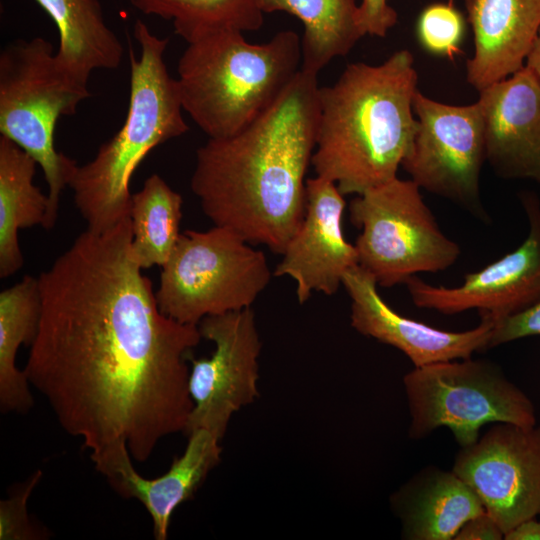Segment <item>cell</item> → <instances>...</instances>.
<instances>
[{
  "mask_svg": "<svg viewBox=\"0 0 540 540\" xmlns=\"http://www.w3.org/2000/svg\"><path fill=\"white\" fill-rule=\"evenodd\" d=\"M129 217L81 233L39 277L42 313L23 369L59 425L82 440L96 470L185 432L197 325L164 315L131 254Z\"/></svg>",
  "mask_w": 540,
  "mask_h": 540,
  "instance_id": "1",
  "label": "cell"
},
{
  "mask_svg": "<svg viewBox=\"0 0 540 540\" xmlns=\"http://www.w3.org/2000/svg\"><path fill=\"white\" fill-rule=\"evenodd\" d=\"M318 74L300 69L281 96L235 135L196 151L191 190L216 226L282 254L305 213V175L319 119Z\"/></svg>",
  "mask_w": 540,
  "mask_h": 540,
  "instance_id": "2",
  "label": "cell"
},
{
  "mask_svg": "<svg viewBox=\"0 0 540 540\" xmlns=\"http://www.w3.org/2000/svg\"><path fill=\"white\" fill-rule=\"evenodd\" d=\"M417 81L413 55L402 49L379 65L351 63L333 85L320 87L316 175L343 195L396 178L418 126Z\"/></svg>",
  "mask_w": 540,
  "mask_h": 540,
  "instance_id": "3",
  "label": "cell"
},
{
  "mask_svg": "<svg viewBox=\"0 0 540 540\" xmlns=\"http://www.w3.org/2000/svg\"><path fill=\"white\" fill-rule=\"evenodd\" d=\"M133 37L140 56L129 44L126 119L91 161L76 165L68 182L87 230L94 233L106 232L129 217V182L137 166L153 148L189 130L176 78L170 76L164 60L168 38L154 35L141 20L135 22Z\"/></svg>",
  "mask_w": 540,
  "mask_h": 540,
  "instance_id": "4",
  "label": "cell"
},
{
  "mask_svg": "<svg viewBox=\"0 0 540 540\" xmlns=\"http://www.w3.org/2000/svg\"><path fill=\"white\" fill-rule=\"evenodd\" d=\"M177 65L183 111L209 138L237 134L281 96L301 69V38L280 31L266 43L223 30L187 43Z\"/></svg>",
  "mask_w": 540,
  "mask_h": 540,
  "instance_id": "5",
  "label": "cell"
},
{
  "mask_svg": "<svg viewBox=\"0 0 540 540\" xmlns=\"http://www.w3.org/2000/svg\"><path fill=\"white\" fill-rule=\"evenodd\" d=\"M90 96L88 83L60 65L48 40L17 39L2 49L0 134L31 155L43 171L50 203L46 230L56 223L61 193L77 165L56 150L55 127Z\"/></svg>",
  "mask_w": 540,
  "mask_h": 540,
  "instance_id": "6",
  "label": "cell"
},
{
  "mask_svg": "<svg viewBox=\"0 0 540 540\" xmlns=\"http://www.w3.org/2000/svg\"><path fill=\"white\" fill-rule=\"evenodd\" d=\"M264 253L233 230H186L162 266L155 292L160 311L183 324L251 307L270 283Z\"/></svg>",
  "mask_w": 540,
  "mask_h": 540,
  "instance_id": "7",
  "label": "cell"
},
{
  "mask_svg": "<svg viewBox=\"0 0 540 540\" xmlns=\"http://www.w3.org/2000/svg\"><path fill=\"white\" fill-rule=\"evenodd\" d=\"M411 416L409 437L425 438L447 427L461 447L475 443L480 429L506 422L537 423L530 398L486 359H461L414 367L403 377Z\"/></svg>",
  "mask_w": 540,
  "mask_h": 540,
  "instance_id": "8",
  "label": "cell"
},
{
  "mask_svg": "<svg viewBox=\"0 0 540 540\" xmlns=\"http://www.w3.org/2000/svg\"><path fill=\"white\" fill-rule=\"evenodd\" d=\"M420 189L411 179L396 177L350 203V220L361 229L354 244L358 265L382 287L446 270L460 256L459 245L441 231Z\"/></svg>",
  "mask_w": 540,
  "mask_h": 540,
  "instance_id": "9",
  "label": "cell"
},
{
  "mask_svg": "<svg viewBox=\"0 0 540 540\" xmlns=\"http://www.w3.org/2000/svg\"><path fill=\"white\" fill-rule=\"evenodd\" d=\"M413 111L418 126L401 166L421 189L483 218L480 174L486 146L479 104H445L417 90Z\"/></svg>",
  "mask_w": 540,
  "mask_h": 540,
  "instance_id": "10",
  "label": "cell"
},
{
  "mask_svg": "<svg viewBox=\"0 0 540 540\" xmlns=\"http://www.w3.org/2000/svg\"><path fill=\"white\" fill-rule=\"evenodd\" d=\"M198 328L215 349L209 358L190 360L193 408L185 433L206 429L222 440L232 416L259 396L262 342L251 307L206 316Z\"/></svg>",
  "mask_w": 540,
  "mask_h": 540,
  "instance_id": "11",
  "label": "cell"
},
{
  "mask_svg": "<svg viewBox=\"0 0 540 540\" xmlns=\"http://www.w3.org/2000/svg\"><path fill=\"white\" fill-rule=\"evenodd\" d=\"M452 471L505 534L540 514V426L497 422L457 453Z\"/></svg>",
  "mask_w": 540,
  "mask_h": 540,
  "instance_id": "12",
  "label": "cell"
},
{
  "mask_svg": "<svg viewBox=\"0 0 540 540\" xmlns=\"http://www.w3.org/2000/svg\"><path fill=\"white\" fill-rule=\"evenodd\" d=\"M529 233L514 251L485 268L469 273L456 287L434 286L413 276L405 284L419 308L451 315L475 309L497 323L540 301V205L522 197Z\"/></svg>",
  "mask_w": 540,
  "mask_h": 540,
  "instance_id": "13",
  "label": "cell"
},
{
  "mask_svg": "<svg viewBox=\"0 0 540 540\" xmlns=\"http://www.w3.org/2000/svg\"><path fill=\"white\" fill-rule=\"evenodd\" d=\"M343 196L328 179L316 175L306 180L303 220L273 272L274 276H289L296 282L300 304L314 291L335 294L345 273L358 265L355 245L343 233Z\"/></svg>",
  "mask_w": 540,
  "mask_h": 540,
  "instance_id": "14",
  "label": "cell"
},
{
  "mask_svg": "<svg viewBox=\"0 0 540 540\" xmlns=\"http://www.w3.org/2000/svg\"><path fill=\"white\" fill-rule=\"evenodd\" d=\"M351 299V326L403 352L414 367L470 358L488 349L494 322L481 318L473 329L452 332L437 329L404 317L379 295L374 277L359 265L349 269L342 280Z\"/></svg>",
  "mask_w": 540,
  "mask_h": 540,
  "instance_id": "15",
  "label": "cell"
},
{
  "mask_svg": "<svg viewBox=\"0 0 540 540\" xmlns=\"http://www.w3.org/2000/svg\"><path fill=\"white\" fill-rule=\"evenodd\" d=\"M486 161L508 179L540 183V83L524 66L479 91Z\"/></svg>",
  "mask_w": 540,
  "mask_h": 540,
  "instance_id": "16",
  "label": "cell"
},
{
  "mask_svg": "<svg viewBox=\"0 0 540 540\" xmlns=\"http://www.w3.org/2000/svg\"><path fill=\"white\" fill-rule=\"evenodd\" d=\"M474 36L466 78L478 92L525 66L540 29V0H465Z\"/></svg>",
  "mask_w": 540,
  "mask_h": 540,
  "instance_id": "17",
  "label": "cell"
},
{
  "mask_svg": "<svg viewBox=\"0 0 540 540\" xmlns=\"http://www.w3.org/2000/svg\"><path fill=\"white\" fill-rule=\"evenodd\" d=\"M188 435L183 454L175 457L163 475L147 479L125 457L106 477L114 490L125 498L142 503L150 514L156 540H166L171 517L178 506L193 497L207 475L221 461V440L206 429Z\"/></svg>",
  "mask_w": 540,
  "mask_h": 540,
  "instance_id": "18",
  "label": "cell"
},
{
  "mask_svg": "<svg viewBox=\"0 0 540 540\" xmlns=\"http://www.w3.org/2000/svg\"><path fill=\"white\" fill-rule=\"evenodd\" d=\"M406 540H451L485 511L474 490L452 470L427 466L390 497Z\"/></svg>",
  "mask_w": 540,
  "mask_h": 540,
  "instance_id": "19",
  "label": "cell"
},
{
  "mask_svg": "<svg viewBox=\"0 0 540 540\" xmlns=\"http://www.w3.org/2000/svg\"><path fill=\"white\" fill-rule=\"evenodd\" d=\"M59 32L56 58L78 80L88 83L94 70L117 69L123 46L107 25L99 0H35Z\"/></svg>",
  "mask_w": 540,
  "mask_h": 540,
  "instance_id": "20",
  "label": "cell"
},
{
  "mask_svg": "<svg viewBox=\"0 0 540 540\" xmlns=\"http://www.w3.org/2000/svg\"><path fill=\"white\" fill-rule=\"evenodd\" d=\"M37 162L16 143L0 136V277L23 265L18 231L40 225L46 229L48 195L33 184Z\"/></svg>",
  "mask_w": 540,
  "mask_h": 540,
  "instance_id": "21",
  "label": "cell"
},
{
  "mask_svg": "<svg viewBox=\"0 0 540 540\" xmlns=\"http://www.w3.org/2000/svg\"><path fill=\"white\" fill-rule=\"evenodd\" d=\"M42 313L38 277L26 275L0 293V408L3 413H26L33 406L30 384L16 366L21 345L34 341Z\"/></svg>",
  "mask_w": 540,
  "mask_h": 540,
  "instance_id": "22",
  "label": "cell"
},
{
  "mask_svg": "<svg viewBox=\"0 0 540 540\" xmlns=\"http://www.w3.org/2000/svg\"><path fill=\"white\" fill-rule=\"evenodd\" d=\"M261 11L287 12L304 26L301 69L317 73L332 59L347 55L363 37L356 0H257Z\"/></svg>",
  "mask_w": 540,
  "mask_h": 540,
  "instance_id": "23",
  "label": "cell"
},
{
  "mask_svg": "<svg viewBox=\"0 0 540 540\" xmlns=\"http://www.w3.org/2000/svg\"><path fill=\"white\" fill-rule=\"evenodd\" d=\"M182 196L158 174L131 197V254L142 268L163 266L180 236Z\"/></svg>",
  "mask_w": 540,
  "mask_h": 540,
  "instance_id": "24",
  "label": "cell"
},
{
  "mask_svg": "<svg viewBox=\"0 0 540 540\" xmlns=\"http://www.w3.org/2000/svg\"><path fill=\"white\" fill-rule=\"evenodd\" d=\"M144 15L171 21L187 43L223 30L261 28L264 13L257 0H127Z\"/></svg>",
  "mask_w": 540,
  "mask_h": 540,
  "instance_id": "25",
  "label": "cell"
},
{
  "mask_svg": "<svg viewBox=\"0 0 540 540\" xmlns=\"http://www.w3.org/2000/svg\"><path fill=\"white\" fill-rule=\"evenodd\" d=\"M466 20L453 0L431 3L423 8L417 18V40L428 53L452 60L462 53Z\"/></svg>",
  "mask_w": 540,
  "mask_h": 540,
  "instance_id": "26",
  "label": "cell"
},
{
  "mask_svg": "<svg viewBox=\"0 0 540 540\" xmlns=\"http://www.w3.org/2000/svg\"><path fill=\"white\" fill-rule=\"evenodd\" d=\"M42 477L37 470L27 481L14 489L9 498L0 502V539L34 540L46 536L42 529L35 528L29 519L27 502Z\"/></svg>",
  "mask_w": 540,
  "mask_h": 540,
  "instance_id": "27",
  "label": "cell"
},
{
  "mask_svg": "<svg viewBox=\"0 0 540 540\" xmlns=\"http://www.w3.org/2000/svg\"><path fill=\"white\" fill-rule=\"evenodd\" d=\"M535 335H540V301L495 323L489 348Z\"/></svg>",
  "mask_w": 540,
  "mask_h": 540,
  "instance_id": "28",
  "label": "cell"
},
{
  "mask_svg": "<svg viewBox=\"0 0 540 540\" xmlns=\"http://www.w3.org/2000/svg\"><path fill=\"white\" fill-rule=\"evenodd\" d=\"M397 21L398 14L388 0H362L358 5L357 22L363 36L385 37Z\"/></svg>",
  "mask_w": 540,
  "mask_h": 540,
  "instance_id": "29",
  "label": "cell"
},
{
  "mask_svg": "<svg viewBox=\"0 0 540 540\" xmlns=\"http://www.w3.org/2000/svg\"><path fill=\"white\" fill-rule=\"evenodd\" d=\"M454 539L500 540L504 539V533L497 522L486 511H484L466 521Z\"/></svg>",
  "mask_w": 540,
  "mask_h": 540,
  "instance_id": "30",
  "label": "cell"
},
{
  "mask_svg": "<svg viewBox=\"0 0 540 540\" xmlns=\"http://www.w3.org/2000/svg\"><path fill=\"white\" fill-rule=\"evenodd\" d=\"M505 540H540V521L536 517L521 521L504 534Z\"/></svg>",
  "mask_w": 540,
  "mask_h": 540,
  "instance_id": "31",
  "label": "cell"
},
{
  "mask_svg": "<svg viewBox=\"0 0 540 540\" xmlns=\"http://www.w3.org/2000/svg\"><path fill=\"white\" fill-rule=\"evenodd\" d=\"M525 66L534 74L540 83V29L526 58Z\"/></svg>",
  "mask_w": 540,
  "mask_h": 540,
  "instance_id": "32",
  "label": "cell"
}]
</instances>
